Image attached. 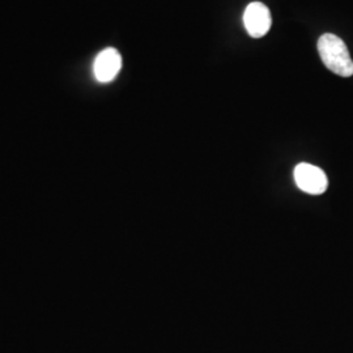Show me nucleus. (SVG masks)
<instances>
[{
    "mask_svg": "<svg viewBox=\"0 0 353 353\" xmlns=\"http://www.w3.org/2000/svg\"><path fill=\"white\" fill-rule=\"evenodd\" d=\"M318 52L331 72L341 77L353 75V61L348 48L341 37L326 33L318 39Z\"/></svg>",
    "mask_w": 353,
    "mask_h": 353,
    "instance_id": "1",
    "label": "nucleus"
},
{
    "mask_svg": "<svg viewBox=\"0 0 353 353\" xmlns=\"http://www.w3.org/2000/svg\"><path fill=\"white\" fill-rule=\"evenodd\" d=\"M122 67V57L113 48L102 50L94 59L93 74L100 83H110L119 74Z\"/></svg>",
    "mask_w": 353,
    "mask_h": 353,
    "instance_id": "4",
    "label": "nucleus"
},
{
    "mask_svg": "<svg viewBox=\"0 0 353 353\" xmlns=\"http://www.w3.org/2000/svg\"><path fill=\"white\" fill-rule=\"evenodd\" d=\"M243 24L250 37H263L272 24L270 10L261 1L250 3L243 13Z\"/></svg>",
    "mask_w": 353,
    "mask_h": 353,
    "instance_id": "3",
    "label": "nucleus"
},
{
    "mask_svg": "<svg viewBox=\"0 0 353 353\" xmlns=\"http://www.w3.org/2000/svg\"><path fill=\"white\" fill-rule=\"evenodd\" d=\"M294 182L297 188L310 195H321L328 188L327 176L325 172L312 164L301 163L294 168Z\"/></svg>",
    "mask_w": 353,
    "mask_h": 353,
    "instance_id": "2",
    "label": "nucleus"
}]
</instances>
